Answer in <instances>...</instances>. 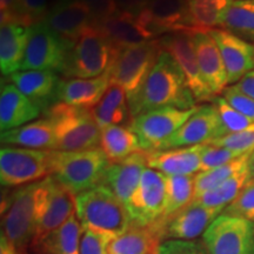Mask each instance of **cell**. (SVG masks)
Masks as SVG:
<instances>
[{
	"label": "cell",
	"instance_id": "cell-27",
	"mask_svg": "<svg viewBox=\"0 0 254 254\" xmlns=\"http://www.w3.org/2000/svg\"><path fill=\"white\" fill-rule=\"evenodd\" d=\"M0 141L5 146L57 151V138L53 124L46 117L17 128L1 132Z\"/></svg>",
	"mask_w": 254,
	"mask_h": 254
},
{
	"label": "cell",
	"instance_id": "cell-30",
	"mask_svg": "<svg viewBox=\"0 0 254 254\" xmlns=\"http://www.w3.org/2000/svg\"><path fill=\"white\" fill-rule=\"evenodd\" d=\"M82 232L84 227L74 213L65 224L33 247L31 252L33 254H79Z\"/></svg>",
	"mask_w": 254,
	"mask_h": 254
},
{
	"label": "cell",
	"instance_id": "cell-42",
	"mask_svg": "<svg viewBox=\"0 0 254 254\" xmlns=\"http://www.w3.org/2000/svg\"><path fill=\"white\" fill-rule=\"evenodd\" d=\"M208 144L221 146V147L239 151L243 153H249V152L254 150V124L243 129V131L215 139Z\"/></svg>",
	"mask_w": 254,
	"mask_h": 254
},
{
	"label": "cell",
	"instance_id": "cell-36",
	"mask_svg": "<svg viewBox=\"0 0 254 254\" xmlns=\"http://www.w3.org/2000/svg\"><path fill=\"white\" fill-rule=\"evenodd\" d=\"M252 152V151H251ZM241 155L240 158L236 159V160L231 161L226 165L222 166L212 168V170L201 171L198 174L194 176V184H195V196L194 199L199 198L205 193L209 192V190H214L215 187L221 185L226 180L233 177L240 171L247 168V161H249L250 153Z\"/></svg>",
	"mask_w": 254,
	"mask_h": 254
},
{
	"label": "cell",
	"instance_id": "cell-2",
	"mask_svg": "<svg viewBox=\"0 0 254 254\" xmlns=\"http://www.w3.org/2000/svg\"><path fill=\"white\" fill-rule=\"evenodd\" d=\"M195 101L182 69L172 57L161 50L140 93L129 105V109L134 118L138 114L161 107L189 110L196 106Z\"/></svg>",
	"mask_w": 254,
	"mask_h": 254
},
{
	"label": "cell",
	"instance_id": "cell-25",
	"mask_svg": "<svg viewBox=\"0 0 254 254\" xmlns=\"http://www.w3.org/2000/svg\"><path fill=\"white\" fill-rule=\"evenodd\" d=\"M202 145L147 153V166L165 176H194L201 171Z\"/></svg>",
	"mask_w": 254,
	"mask_h": 254
},
{
	"label": "cell",
	"instance_id": "cell-8",
	"mask_svg": "<svg viewBox=\"0 0 254 254\" xmlns=\"http://www.w3.org/2000/svg\"><path fill=\"white\" fill-rule=\"evenodd\" d=\"M160 52L159 40L146 41L120 51L118 59L111 69V81L125 91L128 105L140 93Z\"/></svg>",
	"mask_w": 254,
	"mask_h": 254
},
{
	"label": "cell",
	"instance_id": "cell-47",
	"mask_svg": "<svg viewBox=\"0 0 254 254\" xmlns=\"http://www.w3.org/2000/svg\"><path fill=\"white\" fill-rule=\"evenodd\" d=\"M151 0H116L119 11L139 15L146 8Z\"/></svg>",
	"mask_w": 254,
	"mask_h": 254
},
{
	"label": "cell",
	"instance_id": "cell-10",
	"mask_svg": "<svg viewBox=\"0 0 254 254\" xmlns=\"http://www.w3.org/2000/svg\"><path fill=\"white\" fill-rule=\"evenodd\" d=\"M72 44L57 34L44 20L38 21L30 27L20 71L50 69L62 73Z\"/></svg>",
	"mask_w": 254,
	"mask_h": 254
},
{
	"label": "cell",
	"instance_id": "cell-16",
	"mask_svg": "<svg viewBox=\"0 0 254 254\" xmlns=\"http://www.w3.org/2000/svg\"><path fill=\"white\" fill-rule=\"evenodd\" d=\"M139 19L155 36L194 31L187 0H151Z\"/></svg>",
	"mask_w": 254,
	"mask_h": 254
},
{
	"label": "cell",
	"instance_id": "cell-18",
	"mask_svg": "<svg viewBox=\"0 0 254 254\" xmlns=\"http://www.w3.org/2000/svg\"><path fill=\"white\" fill-rule=\"evenodd\" d=\"M43 20L57 34L71 43H74L94 24L84 0H58Z\"/></svg>",
	"mask_w": 254,
	"mask_h": 254
},
{
	"label": "cell",
	"instance_id": "cell-14",
	"mask_svg": "<svg viewBox=\"0 0 254 254\" xmlns=\"http://www.w3.org/2000/svg\"><path fill=\"white\" fill-rule=\"evenodd\" d=\"M225 135L226 133L214 104L202 105L170 139L165 150L208 144Z\"/></svg>",
	"mask_w": 254,
	"mask_h": 254
},
{
	"label": "cell",
	"instance_id": "cell-40",
	"mask_svg": "<svg viewBox=\"0 0 254 254\" xmlns=\"http://www.w3.org/2000/svg\"><path fill=\"white\" fill-rule=\"evenodd\" d=\"M221 214L254 222V180L247 182L237 198L225 207Z\"/></svg>",
	"mask_w": 254,
	"mask_h": 254
},
{
	"label": "cell",
	"instance_id": "cell-3",
	"mask_svg": "<svg viewBox=\"0 0 254 254\" xmlns=\"http://www.w3.org/2000/svg\"><path fill=\"white\" fill-rule=\"evenodd\" d=\"M75 214L82 227L111 240L132 226L126 206L105 185L75 195Z\"/></svg>",
	"mask_w": 254,
	"mask_h": 254
},
{
	"label": "cell",
	"instance_id": "cell-13",
	"mask_svg": "<svg viewBox=\"0 0 254 254\" xmlns=\"http://www.w3.org/2000/svg\"><path fill=\"white\" fill-rule=\"evenodd\" d=\"M190 32L166 34L159 40L161 50L172 57L182 69L190 92L196 101H212L215 95L212 93L201 74L198 58Z\"/></svg>",
	"mask_w": 254,
	"mask_h": 254
},
{
	"label": "cell",
	"instance_id": "cell-39",
	"mask_svg": "<svg viewBox=\"0 0 254 254\" xmlns=\"http://www.w3.org/2000/svg\"><path fill=\"white\" fill-rule=\"evenodd\" d=\"M212 101H213L214 106L217 107L226 135L243 131V129L254 124L253 120L249 119L243 113L234 109L233 106H231L222 95L221 97L217 95Z\"/></svg>",
	"mask_w": 254,
	"mask_h": 254
},
{
	"label": "cell",
	"instance_id": "cell-17",
	"mask_svg": "<svg viewBox=\"0 0 254 254\" xmlns=\"http://www.w3.org/2000/svg\"><path fill=\"white\" fill-rule=\"evenodd\" d=\"M221 214L220 209L209 208L193 200L182 211L165 222L161 241L195 240L204 234L211 224Z\"/></svg>",
	"mask_w": 254,
	"mask_h": 254
},
{
	"label": "cell",
	"instance_id": "cell-51",
	"mask_svg": "<svg viewBox=\"0 0 254 254\" xmlns=\"http://www.w3.org/2000/svg\"><path fill=\"white\" fill-rule=\"evenodd\" d=\"M152 254H158V249H157V250H155V251H154V252H153V253H152Z\"/></svg>",
	"mask_w": 254,
	"mask_h": 254
},
{
	"label": "cell",
	"instance_id": "cell-9",
	"mask_svg": "<svg viewBox=\"0 0 254 254\" xmlns=\"http://www.w3.org/2000/svg\"><path fill=\"white\" fill-rule=\"evenodd\" d=\"M199 106L189 110L178 107H161L134 117L129 127L140 141L141 150L151 153L163 151L170 139L189 120Z\"/></svg>",
	"mask_w": 254,
	"mask_h": 254
},
{
	"label": "cell",
	"instance_id": "cell-12",
	"mask_svg": "<svg viewBox=\"0 0 254 254\" xmlns=\"http://www.w3.org/2000/svg\"><path fill=\"white\" fill-rule=\"evenodd\" d=\"M166 206V176L147 167L127 206L132 225L150 226L164 215Z\"/></svg>",
	"mask_w": 254,
	"mask_h": 254
},
{
	"label": "cell",
	"instance_id": "cell-48",
	"mask_svg": "<svg viewBox=\"0 0 254 254\" xmlns=\"http://www.w3.org/2000/svg\"><path fill=\"white\" fill-rule=\"evenodd\" d=\"M232 86L238 88L243 93H245L246 95H249V97L254 99V69L250 73H247L245 77L241 79L238 84L232 85Z\"/></svg>",
	"mask_w": 254,
	"mask_h": 254
},
{
	"label": "cell",
	"instance_id": "cell-20",
	"mask_svg": "<svg viewBox=\"0 0 254 254\" xmlns=\"http://www.w3.org/2000/svg\"><path fill=\"white\" fill-rule=\"evenodd\" d=\"M74 213L75 195L57 182L55 177L51 176L49 198H47L43 217L38 224L36 234L32 240L30 252L50 233L65 224Z\"/></svg>",
	"mask_w": 254,
	"mask_h": 254
},
{
	"label": "cell",
	"instance_id": "cell-38",
	"mask_svg": "<svg viewBox=\"0 0 254 254\" xmlns=\"http://www.w3.org/2000/svg\"><path fill=\"white\" fill-rule=\"evenodd\" d=\"M50 0H13V19L15 23L31 27L43 20L47 13Z\"/></svg>",
	"mask_w": 254,
	"mask_h": 254
},
{
	"label": "cell",
	"instance_id": "cell-44",
	"mask_svg": "<svg viewBox=\"0 0 254 254\" xmlns=\"http://www.w3.org/2000/svg\"><path fill=\"white\" fill-rule=\"evenodd\" d=\"M222 97L231 106L243 113L247 118L254 122V99L238 90L234 86H228L222 92Z\"/></svg>",
	"mask_w": 254,
	"mask_h": 254
},
{
	"label": "cell",
	"instance_id": "cell-28",
	"mask_svg": "<svg viewBox=\"0 0 254 254\" xmlns=\"http://www.w3.org/2000/svg\"><path fill=\"white\" fill-rule=\"evenodd\" d=\"M30 27L14 23L0 25V71L2 75L19 72L23 65Z\"/></svg>",
	"mask_w": 254,
	"mask_h": 254
},
{
	"label": "cell",
	"instance_id": "cell-7",
	"mask_svg": "<svg viewBox=\"0 0 254 254\" xmlns=\"http://www.w3.org/2000/svg\"><path fill=\"white\" fill-rule=\"evenodd\" d=\"M55 151L2 146L0 150V183L2 187H21L53 174Z\"/></svg>",
	"mask_w": 254,
	"mask_h": 254
},
{
	"label": "cell",
	"instance_id": "cell-45",
	"mask_svg": "<svg viewBox=\"0 0 254 254\" xmlns=\"http://www.w3.org/2000/svg\"><path fill=\"white\" fill-rule=\"evenodd\" d=\"M111 239L107 237L84 228L79 254H107V246Z\"/></svg>",
	"mask_w": 254,
	"mask_h": 254
},
{
	"label": "cell",
	"instance_id": "cell-29",
	"mask_svg": "<svg viewBox=\"0 0 254 254\" xmlns=\"http://www.w3.org/2000/svg\"><path fill=\"white\" fill-rule=\"evenodd\" d=\"M91 112L100 129L110 126H125L133 120L125 91L112 81L103 99Z\"/></svg>",
	"mask_w": 254,
	"mask_h": 254
},
{
	"label": "cell",
	"instance_id": "cell-41",
	"mask_svg": "<svg viewBox=\"0 0 254 254\" xmlns=\"http://www.w3.org/2000/svg\"><path fill=\"white\" fill-rule=\"evenodd\" d=\"M246 153L211 144H204L201 151V171L222 166ZM200 171V172H201Z\"/></svg>",
	"mask_w": 254,
	"mask_h": 254
},
{
	"label": "cell",
	"instance_id": "cell-23",
	"mask_svg": "<svg viewBox=\"0 0 254 254\" xmlns=\"http://www.w3.org/2000/svg\"><path fill=\"white\" fill-rule=\"evenodd\" d=\"M9 80L41 111H47L58 103L57 93L60 84L58 72L50 69H27L9 75Z\"/></svg>",
	"mask_w": 254,
	"mask_h": 254
},
{
	"label": "cell",
	"instance_id": "cell-4",
	"mask_svg": "<svg viewBox=\"0 0 254 254\" xmlns=\"http://www.w3.org/2000/svg\"><path fill=\"white\" fill-rule=\"evenodd\" d=\"M122 49L93 24L72 44L62 74L66 78H97L112 69Z\"/></svg>",
	"mask_w": 254,
	"mask_h": 254
},
{
	"label": "cell",
	"instance_id": "cell-49",
	"mask_svg": "<svg viewBox=\"0 0 254 254\" xmlns=\"http://www.w3.org/2000/svg\"><path fill=\"white\" fill-rule=\"evenodd\" d=\"M0 254H27L19 251L13 244H11L6 238L1 234L0 239Z\"/></svg>",
	"mask_w": 254,
	"mask_h": 254
},
{
	"label": "cell",
	"instance_id": "cell-31",
	"mask_svg": "<svg viewBox=\"0 0 254 254\" xmlns=\"http://www.w3.org/2000/svg\"><path fill=\"white\" fill-rule=\"evenodd\" d=\"M160 243V234L152 225H132L125 233L110 241L107 254H152Z\"/></svg>",
	"mask_w": 254,
	"mask_h": 254
},
{
	"label": "cell",
	"instance_id": "cell-43",
	"mask_svg": "<svg viewBox=\"0 0 254 254\" xmlns=\"http://www.w3.org/2000/svg\"><path fill=\"white\" fill-rule=\"evenodd\" d=\"M158 254H208L202 241L165 240L158 246Z\"/></svg>",
	"mask_w": 254,
	"mask_h": 254
},
{
	"label": "cell",
	"instance_id": "cell-33",
	"mask_svg": "<svg viewBox=\"0 0 254 254\" xmlns=\"http://www.w3.org/2000/svg\"><path fill=\"white\" fill-rule=\"evenodd\" d=\"M100 150L110 163L123 160L135 152L142 151L140 141L131 127L124 125L110 126L101 129Z\"/></svg>",
	"mask_w": 254,
	"mask_h": 254
},
{
	"label": "cell",
	"instance_id": "cell-35",
	"mask_svg": "<svg viewBox=\"0 0 254 254\" xmlns=\"http://www.w3.org/2000/svg\"><path fill=\"white\" fill-rule=\"evenodd\" d=\"M220 27L245 40H254V0H234L222 18Z\"/></svg>",
	"mask_w": 254,
	"mask_h": 254
},
{
	"label": "cell",
	"instance_id": "cell-24",
	"mask_svg": "<svg viewBox=\"0 0 254 254\" xmlns=\"http://www.w3.org/2000/svg\"><path fill=\"white\" fill-rule=\"evenodd\" d=\"M41 110L13 85L1 84L0 90V129L1 132L17 128L40 117Z\"/></svg>",
	"mask_w": 254,
	"mask_h": 254
},
{
	"label": "cell",
	"instance_id": "cell-6",
	"mask_svg": "<svg viewBox=\"0 0 254 254\" xmlns=\"http://www.w3.org/2000/svg\"><path fill=\"white\" fill-rule=\"evenodd\" d=\"M46 118L55 127L57 151H86L100 147L101 129L91 111L56 103L46 111Z\"/></svg>",
	"mask_w": 254,
	"mask_h": 254
},
{
	"label": "cell",
	"instance_id": "cell-32",
	"mask_svg": "<svg viewBox=\"0 0 254 254\" xmlns=\"http://www.w3.org/2000/svg\"><path fill=\"white\" fill-rule=\"evenodd\" d=\"M194 196V176H166V206L164 215L160 220L152 224L160 232V236L165 222L190 204Z\"/></svg>",
	"mask_w": 254,
	"mask_h": 254
},
{
	"label": "cell",
	"instance_id": "cell-46",
	"mask_svg": "<svg viewBox=\"0 0 254 254\" xmlns=\"http://www.w3.org/2000/svg\"><path fill=\"white\" fill-rule=\"evenodd\" d=\"M84 2L90 8L94 24L100 23L119 12L116 0H84Z\"/></svg>",
	"mask_w": 254,
	"mask_h": 254
},
{
	"label": "cell",
	"instance_id": "cell-26",
	"mask_svg": "<svg viewBox=\"0 0 254 254\" xmlns=\"http://www.w3.org/2000/svg\"><path fill=\"white\" fill-rule=\"evenodd\" d=\"M94 25L114 45L122 50L125 47L154 40V38L157 37L141 23L139 15L122 11L117 12L112 17L105 19L100 23H95Z\"/></svg>",
	"mask_w": 254,
	"mask_h": 254
},
{
	"label": "cell",
	"instance_id": "cell-22",
	"mask_svg": "<svg viewBox=\"0 0 254 254\" xmlns=\"http://www.w3.org/2000/svg\"><path fill=\"white\" fill-rule=\"evenodd\" d=\"M111 85V71L97 78H65L60 80L58 103L92 111L99 104Z\"/></svg>",
	"mask_w": 254,
	"mask_h": 254
},
{
	"label": "cell",
	"instance_id": "cell-37",
	"mask_svg": "<svg viewBox=\"0 0 254 254\" xmlns=\"http://www.w3.org/2000/svg\"><path fill=\"white\" fill-rule=\"evenodd\" d=\"M249 180V171L245 168V170L234 174L226 182L222 183L221 185L215 187L214 190H209V192L205 193V194L194 200H198L200 204L207 206L209 208L220 209L222 213L225 207H227L237 198L240 190L244 189V186L246 185Z\"/></svg>",
	"mask_w": 254,
	"mask_h": 254
},
{
	"label": "cell",
	"instance_id": "cell-19",
	"mask_svg": "<svg viewBox=\"0 0 254 254\" xmlns=\"http://www.w3.org/2000/svg\"><path fill=\"white\" fill-rule=\"evenodd\" d=\"M147 167V152H135L123 160L110 164L103 185L109 187L127 208Z\"/></svg>",
	"mask_w": 254,
	"mask_h": 254
},
{
	"label": "cell",
	"instance_id": "cell-15",
	"mask_svg": "<svg viewBox=\"0 0 254 254\" xmlns=\"http://www.w3.org/2000/svg\"><path fill=\"white\" fill-rule=\"evenodd\" d=\"M220 51L226 68L228 86L236 85L254 69V45L224 28L208 30Z\"/></svg>",
	"mask_w": 254,
	"mask_h": 254
},
{
	"label": "cell",
	"instance_id": "cell-21",
	"mask_svg": "<svg viewBox=\"0 0 254 254\" xmlns=\"http://www.w3.org/2000/svg\"><path fill=\"white\" fill-rule=\"evenodd\" d=\"M190 36L206 84L215 97L222 94L228 87V77L217 43L208 31L194 30Z\"/></svg>",
	"mask_w": 254,
	"mask_h": 254
},
{
	"label": "cell",
	"instance_id": "cell-5",
	"mask_svg": "<svg viewBox=\"0 0 254 254\" xmlns=\"http://www.w3.org/2000/svg\"><path fill=\"white\" fill-rule=\"evenodd\" d=\"M110 160L100 148L86 151H55L56 180L74 195L103 185Z\"/></svg>",
	"mask_w": 254,
	"mask_h": 254
},
{
	"label": "cell",
	"instance_id": "cell-50",
	"mask_svg": "<svg viewBox=\"0 0 254 254\" xmlns=\"http://www.w3.org/2000/svg\"><path fill=\"white\" fill-rule=\"evenodd\" d=\"M247 171H249L250 180H254V150L250 153L249 161H247Z\"/></svg>",
	"mask_w": 254,
	"mask_h": 254
},
{
	"label": "cell",
	"instance_id": "cell-1",
	"mask_svg": "<svg viewBox=\"0 0 254 254\" xmlns=\"http://www.w3.org/2000/svg\"><path fill=\"white\" fill-rule=\"evenodd\" d=\"M51 177L21 186L1 200V234L19 251L27 253L43 217Z\"/></svg>",
	"mask_w": 254,
	"mask_h": 254
},
{
	"label": "cell",
	"instance_id": "cell-34",
	"mask_svg": "<svg viewBox=\"0 0 254 254\" xmlns=\"http://www.w3.org/2000/svg\"><path fill=\"white\" fill-rule=\"evenodd\" d=\"M234 0H187L190 26L208 31L220 26L222 18Z\"/></svg>",
	"mask_w": 254,
	"mask_h": 254
},
{
	"label": "cell",
	"instance_id": "cell-11",
	"mask_svg": "<svg viewBox=\"0 0 254 254\" xmlns=\"http://www.w3.org/2000/svg\"><path fill=\"white\" fill-rule=\"evenodd\" d=\"M208 254H254V222L220 214L202 234Z\"/></svg>",
	"mask_w": 254,
	"mask_h": 254
}]
</instances>
